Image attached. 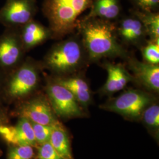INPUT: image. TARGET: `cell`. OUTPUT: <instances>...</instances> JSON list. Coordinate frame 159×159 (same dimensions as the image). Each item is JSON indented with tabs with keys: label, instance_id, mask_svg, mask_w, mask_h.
Segmentation results:
<instances>
[{
	"label": "cell",
	"instance_id": "cell-3",
	"mask_svg": "<svg viewBox=\"0 0 159 159\" xmlns=\"http://www.w3.org/2000/svg\"><path fill=\"white\" fill-rule=\"evenodd\" d=\"M44 69L40 61L25 57L22 63L4 76L0 99L15 104L35 93Z\"/></svg>",
	"mask_w": 159,
	"mask_h": 159
},
{
	"label": "cell",
	"instance_id": "cell-12",
	"mask_svg": "<svg viewBox=\"0 0 159 159\" xmlns=\"http://www.w3.org/2000/svg\"><path fill=\"white\" fill-rule=\"evenodd\" d=\"M102 67L106 70L108 75L106 82L100 90L103 94L111 95L123 90L129 82L134 81L133 76L124 64L106 61L102 64Z\"/></svg>",
	"mask_w": 159,
	"mask_h": 159
},
{
	"label": "cell",
	"instance_id": "cell-9",
	"mask_svg": "<svg viewBox=\"0 0 159 159\" xmlns=\"http://www.w3.org/2000/svg\"><path fill=\"white\" fill-rule=\"evenodd\" d=\"M37 11V0H6L0 8V24L5 28H20L34 20Z\"/></svg>",
	"mask_w": 159,
	"mask_h": 159
},
{
	"label": "cell",
	"instance_id": "cell-13",
	"mask_svg": "<svg viewBox=\"0 0 159 159\" xmlns=\"http://www.w3.org/2000/svg\"><path fill=\"white\" fill-rule=\"evenodd\" d=\"M18 32L26 52L52 39V34L48 27H47L34 19L18 28Z\"/></svg>",
	"mask_w": 159,
	"mask_h": 159
},
{
	"label": "cell",
	"instance_id": "cell-15",
	"mask_svg": "<svg viewBox=\"0 0 159 159\" xmlns=\"http://www.w3.org/2000/svg\"><path fill=\"white\" fill-rule=\"evenodd\" d=\"M50 75L57 83L66 87L73 94L83 108H87L91 103L92 96L90 86L81 75L77 73L64 77Z\"/></svg>",
	"mask_w": 159,
	"mask_h": 159
},
{
	"label": "cell",
	"instance_id": "cell-26",
	"mask_svg": "<svg viewBox=\"0 0 159 159\" xmlns=\"http://www.w3.org/2000/svg\"><path fill=\"white\" fill-rule=\"evenodd\" d=\"M4 75L0 73V93H1V86H2V81L4 79Z\"/></svg>",
	"mask_w": 159,
	"mask_h": 159
},
{
	"label": "cell",
	"instance_id": "cell-4",
	"mask_svg": "<svg viewBox=\"0 0 159 159\" xmlns=\"http://www.w3.org/2000/svg\"><path fill=\"white\" fill-rule=\"evenodd\" d=\"M93 0H43L42 11L48 20L52 39L61 40L78 27L79 17Z\"/></svg>",
	"mask_w": 159,
	"mask_h": 159
},
{
	"label": "cell",
	"instance_id": "cell-19",
	"mask_svg": "<svg viewBox=\"0 0 159 159\" xmlns=\"http://www.w3.org/2000/svg\"><path fill=\"white\" fill-rule=\"evenodd\" d=\"M144 62L158 65L159 63V40H149L140 47Z\"/></svg>",
	"mask_w": 159,
	"mask_h": 159
},
{
	"label": "cell",
	"instance_id": "cell-7",
	"mask_svg": "<svg viewBox=\"0 0 159 159\" xmlns=\"http://www.w3.org/2000/svg\"><path fill=\"white\" fill-rule=\"evenodd\" d=\"M13 113L43 125H53L58 121L46 94L41 93H35L16 104Z\"/></svg>",
	"mask_w": 159,
	"mask_h": 159
},
{
	"label": "cell",
	"instance_id": "cell-1",
	"mask_svg": "<svg viewBox=\"0 0 159 159\" xmlns=\"http://www.w3.org/2000/svg\"><path fill=\"white\" fill-rule=\"evenodd\" d=\"M77 29L89 62L129 57L128 51L117 40L116 27L110 21L96 17L83 18L80 19Z\"/></svg>",
	"mask_w": 159,
	"mask_h": 159
},
{
	"label": "cell",
	"instance_id": "cell-16",
	"mask_svg": "<svg viewBox=\"0 0 159 159\" xmlns=\"http://www.w3.org/2000/svg\"><path fill=\"white\" fill-rule=\"evenodd\" d=\"M121 10L120 0H93L90 11L84 18L96 17L111 21L119 17Z\"/></svg>",
	"mask_w": 159,
	"mask_h": 159
},
{
	"label": "cell",
	"instance_id": "cell-18",
	"mask_svg": "<svg viewBox=\"0 0 159 159\" xmlns=\"http://www.w3.org/2000/svg\"><path fill=\"white\" fill-rule=\"evenodd\" d=\"M130 11L142 23L150 40H159V12L144 11L135 8Z\"/></svg>",
	"mask_w": 159,
	"mask_h": 159
},
{
	"label": "cell",
	"instance_id": "cell-8",
	"mask_svg": "<svg viewBox=\"0 0 159 159\" xmlns=\"http://www.w3.org/2000/svg\"><path fill=\"white\" fill-rule=\"evenodd\" d=\"M18 28H6L0 35V73L5 75L23 62L25 54Z\"/></svg>",
	"mask_w": 159,
	"mask_h": 159
},
{
	"label": "cell",
	"instance_id": "cell-10",
	"mask_svg": "<svg viewBox=\"0 0 159 159\" xmlns=\"http://www.w3.org/2000/svg\"><path fill=\"white\" fill-rule=\"evenodd\" d=\"M127 68L131 71L134 81L144 87L150 91H159V66L142 62L136 58L129 56L126 59Z\"/></svg>",
	"mask_w": 159,
	"mask_h": 159
},
{
	"label": "cell",
	"instance_id": "cell-23",
	"mask_svg": "<svg viewBox=\"0 0 159 159\" xmlns=\"http://www.w3.org/2000/svg\"><path fill=\"white\" fill-rule=\"evenodd\" d=\"M37 157L39 159H64L57 153L49 142L40 145Z\"/></svg>",
	"mask_w": 159,
	"mask_h": 159
},
{
	"label": "cell",
	"instance_id": "cell-17",
	"mask_svg": "<svg viewBox=\"0 0 159 159\" xmlns=\"http://www.w3.org/2000/svg\"><path fill=\"white\" fill-rule=\"evenodd\" d=\"M49 142L63 159H73L67 131L59 121L52 125Z\"/></svg>",
	"mask_w": 159,
	"mask_h": 159
},
{
	"label": "cell",
	"instance_id": "cell-5",
	"mask_svg": "<svg viewBox=\"0 0 159 159\" xmlns=\"http://www.w3.org/2000/svg\"><path fill=\"white\" fill-rule=\"evenodd\" d=\"M45 93L56 115L63 119L81 117L84 115L83 108L73 94L52 78L46 75Z\"/></svg>",
	"mask_w": 159,
	"mask_h": 159
},
{
	"label": "cell",
	"instance_id": "cell-20",
	"mask_svg": "<svg viewBox=\"0 0 159 159\" xmlns=\"http://www.w3.org/2000/svg\"><path fill=\"white\" fill-rule=\"evenodd\" d=\"M143 120L145 125L152 130L158 131L159 128V106L154 103L148 106L142 115Z\"/></svg>",
	"mask_w": 159,
	"mask_h": 159
},
{
	"label": "cell",
	"instance_id": "cell-11",
	"mask_svg": "<svg viewBox=\"0 0 159 159\" xmlns=\"http://www.w3.org/2000/svg\"><path fill=\"white\" fill-rule=\"evenodd\" d=\"M0 136L11 146L29 145L35 147L38 144L35 139L31 121L24 117H19L15 125H0Z\"/></svg>",
	"mask_w": 159,
	"mask_h": 159
},
{
	"label": "cell",
	"instance_id": "cell-25",
	"mask_svg": "<svg viewBox=\"0 0 159 159\" xmlns=\"http://www.w3.org/2000/svg\"><path fill=\"white\" fill-rule=\"evenodd\" d=\"M7 114L5 108L0 106V125L7 124Z\"/></svg>",
	"mask_w": 159,
	"mask_h": 159
},
{
	"label": "cell",
	"instance_id": "cell-2",
	"mask_svg": "<svg viewBox=\"0 0 159 159\" xmlns=\"http://www.w3.org/2000/svg\"><path fill=\"white\" fill-rule=\"evenodd\" d=\"M40 62L51 75L64 77L79 73L89 61L81 39L71 37L54 44Z\"/></svg>",
	"mask_w": 159,
	"mask_h": 159
},
{
	"label": "cell",
	"instance_id": "cell-14",
	"mask_svg": "<svg viewBox=\"0 0 159 159\" xmlns=\"http://www.w3.org/2000/svg\"><path fill=\"white\" fill-rule=\"evenodd\" d=\"M116 32L124 43L131 46H142L148 36L142 23L133 15L120 21Z\"/></svg>",
	"mask_w": 159,
	"mask_h": 159
},
{
	"label": "cell",
	"instance_id": "cell-6",
	"mask_svg": "<svg viewBox=\"0 0 159 159\" xmlns=\"http://www.w3.org/2000/svg\"><path fill=\"white\" fill-rule=\"evenodd\" d=\"M153 97L149 93L130 89L109 100L100 107L128 119H137L142 117L144 110L153 103Z\"/></svg>",
	"mask_w": 159,
	"mask_h": 159
},
{
	"label": "cell",
	"instance_id": "cell-21",
	"mask_svg": "<svg viewBox=\"0 0 159 159\" xmlns=\"http://www.w3.org/2000/svg\"><path fill=\"white\" fill-rule=\"evenodd\" d=\"M34 156L33 146L29 145L12 146L8 151L7 159H32Z\"/></svg>",
	"mask_w": 159,
	"mask_h": 159
},
{
	"label": "cell",
	"instance_id": "cell-24",
	"mask_svg": "<svg viewBox=\"0 0 159 159\" xmlns=\"http://www.w3.org/2000/svg\"><path fill=\"white\" fill-rule=\"evenodd\" d=\"M134 8L141 11L158 12L159 0H130Z\"/></svg>",
	"mask_w": 159,
	"mask_h": 159
},
{
	"label": "cell",
	"instance_id": "cell-22",
	"mask_svg": "<svg viewBox=\"0 0 159 159\" xmlns=\"http://www.w3.org/2000/svg\"><path fill=\"white\" fill-rule=\"evenodd\" d=\"M31 123L37 144L41 145L49 142L52 130V125H43L32 121H31Z\"/></svg>",
	"mask_w": 159,
	"mask_h": 159
}]
</instances>
